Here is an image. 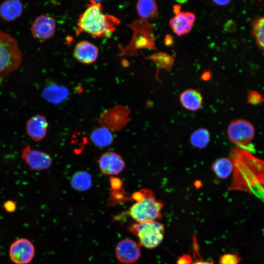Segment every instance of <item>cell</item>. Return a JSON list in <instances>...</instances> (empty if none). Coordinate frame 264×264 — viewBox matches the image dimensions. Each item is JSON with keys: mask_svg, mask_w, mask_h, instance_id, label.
<instances>
[{"mask_svg": "<svg viewBox=\"0 0 264 264\" xmlns=\"http://www.w3.org/2000/svg\"><path fill=\"white\" fill-rule=\"evenodd\" d=\"M228 157L233 163V171L228 190L264 193V160L246 148L238 146L231 150Z\"/></svg>", "mask_w": 264, "mask_h": 264, "instance_id": "obj_1", "label": "cell"}, {"mask_svg": "<svg viewBox=\"0 0 264 264\" xmlns=\"http://www.w3.org/2000/svg\"><path fill=\"white\" fill-rule=\"evenodd\" d=\"M103 5L96 1L87 3L84 11L80 15L76 33H86L93 37L108 38L116 29L120 21L116 17L104 14Z\"/></svg>", "mask_w": 264, "mask_h": 264, "instance_id": "obj_2", "label": "cell"}, {"mask_svg": "<svg viewBox=\"0 0 264 264\" xmlns=\"http://www.w3.org/2000/svg\"><path fill=\"white\" fill-rule=\"evenodd\" d=\"M132 199L135 202L129 209V215L136 222L156 220L161 217L164 203L155 198L152 191L141 189L133 193Z\"/></svg>", "mask_w": 264, "mask_h": 264, "instance_id": "obj_3", "label": "cell"}, {"mask_svg": "<svg viewBox=\"0 0 264 264\" xmlns=\"http://www.w3.org/2000/svg\"><path fill=\"white\" fill-rule=\"evenodd\" d=\"M128 26L132 31L130 43L124 47H120V56H133L138 55L137 51L142 49L156 50V37L154 34V25L147 20L140 19L134 21Z\"/></svg>", "mask_w": 264, "mask_h": 264, "instance_id": "obj_4", "label": "cell"}, {"mask_svg": "<svg viewBox=\"0 0 264 264\" xmlns=\"http://www.w3.org/2000/svg\"><path fill=\"white\" fill-rule=\"evenodd\" d=\"M22 61V54L17 40L0 30V81L17 69Z\"/></svg>", "mask_w": 264, "mask_h": 264, "instance_id": "obj_5", "label": "cell"}, {"mask_svg": "<svg viewBox=\"0 0 264 264\" xmlns=\"http://www.w3.org/2000/svg\"><path fill=\"white\" fill-rule=\"evenodd\" d=\"M129 231L135 235L139 245L152 249L157 247L162 242L165 231L164 225L156 220L132 224Z\"/></svg>", "mask_w": 264, "mask_h": 264, "instance_id": "obj_6", "label": "cell"}, {"mask_svg": "<svg viewBox=\"0 0 264 264\" xmlns=\"http://www.w3.org/2000/svg\"><path fill=\"white\" fill-rule=\"evenodd\" d=\"M255 133L253 124L243 119L232 121L227 128L229 140L238 147L246 148L254 138Z\"/></svg>", "mask_w": 264, "mask_h": 264, "instance_id": "obj_7", "label": "cell"}, {"mask_svg": "<svg viewBox=\"0 0 264 264\" xmlns=\"http://www.w3.org/2000/svg\"><path fill=\"white\" fill-rule=\"evenodd\" d=\"M34 255V246L27 239H18L10 246L9 257L16 264H28L31 262Z\"/></svg>", "mask_w": 264, "mask_h": 264, "instance_id": "obj_8", "label": "cell"}, {"mask_svg": "<svg viewBox=\"0 0 264 264\" xmlns=\"http://www.w3.org/2000/svg\"><path fill=\"white\" fill-rule=\"evenodd\" d=\"M115 253L116 258L121 263L133 264L141 256L140 245L132 239H123L117 244Z\"/></svg>", "mask_w": 264, "mask_h": 264, "instance_id": "obj_9", "label": "cell"}, {"mask_svg": "<svg viewBox=\"0 0 264 264\" xmlns=\"http://www.w3.org/2000/svg\"><path fill=\"white\" fill-rule=\"evenodd\" d=\"M22 157L30 170L42 171L48 169L52 163L51 156L44 152L32 149L29 145L22 151Z\"/></svg>", "mask_w": 264, "mask_h": 264, "instance_id": "obj_10", "label": "cell"}, {"mask_svg": "<svg viewBox=\"0 0 264 264\" xmlns=\"http://www.w3.org/2000/svg\"><path fill=\"white\" fill-rule=\"evenodd\" d=\"M56 26V22L53 18L42 14L34 20L30 29L34 38L44 41L54 36Z\"/></svg>", "mask_w": 264, "mask_h": 264, "instance_id": "obj_11", "label": "cell"}, {"mask_svg": "<svg viewBox=\"0 0 264 264\" xmlns=\"http://www.w3.org/2000/svg\"><path fill=\"white\" fill-rule=\"evenodd\" d=\"M98 163L102 173L108 175L118 174L125 166L121 156L112 152L102 154L98 160Z\"/></svg>", "mask_w": 264, "mask_h": 264, "instance_id": "obj_12", "label": "cell"}, {"mask_svg": "<svg viewBox=\"0 0 264 264\" xmlns=\"http://www.w3.org/2000/svg\"><path fill=\"white\" fill-rule=\"evenodd\" d=\"M196 19L193 13L180 11L170 19L169 24L174 33L181 36L191 31Z\"/></svg>", "mask_w": 264, "mask_h": 264, "instance_id": "obj_13", "label": "cell"}, {"mask_svg": "<svg viewBox=\"0 0 264 264\" xmlns=\"http://www.w3.org/2000/svg\"><path fill=\"white\" fill-rule=\"evenodd\" d=\"M98 47L88 41H81L75 46L73 55L75 59L81 63L90 64L97 59Z\"/></svg>", "mask_w": 264, "mask_h": 264, "instance_id": "obj_14", "label": "cell"}, {"mask_svg": "<svg viewBox=\"0 0 264 264\" xmlns=\"http://www.w3.org/2000/svg\"><path fill=\"white\" fill-rule=\"evenodd\" d=\"M48 124L45 117L37 114L30 118L26 124L27 135L34 141L42 140L46 135Z\"/></svg>", "mask_w": 264, "mask_h": 264, "instance_id": "obj_15", "label": "cell"}, {"mask_svg": "<svg viewBox=\"0 0 264 264\" xmlns=\"http://www.w3.org/2000/svg\"><path fill=\"white\" fill-rule=\"evenodd\" d=\"M179 100L180 104L185 109L195 111L201 108L203 97L198 91L189 88L180 94Z\"/></svg>", "mask_w": 264, "mask_h": 264, "instance_id": "obj_16", "label": "cell"}, {"mask_svg": "<svg viewBox=\"0 0 264 264\" xmlns=\"http://www.w3.org/2000/svg\"><path fill=\"white\" fill-rule=\"evenodd\" d=\"M22 12L23 6L19 0H6L0 5V18L6 22L17 19Z\"/></svg>", "mask_w": 264, "mask_h": 264, "instance_id": "obj_17", "label": "cell"}, {"mask_svg": "<svg viewBox=\"0 0 264 264\" xmlns=\"http://www.w3.org/2000/svg\"><path fill=\"white\" fill-rule=\"evenodd\" d=\"M146 58L151 60L156 66V78L159 82H161L158 76L159 70L164 69L169 72L172 70L174 64V57L162 52L154 53Z\"/></svg>", "mask_w": 264, "mask_h": 264, "instance_id": "obj_18", "label": "cell"}, {"mask_svg": "<svg viewBox=\"0 0 264 264\" xmlns=\"http://www.w3.org/2000/svg\"><path fill=\"white\" fill-rule=\"evenodd\" d=\"M211 169L218 178L226 179L232 174L233 165L229 157H221L213 162Z\"/></svg>", "mask_w": 264, "mask_h": 264, "instance_id": "obj_19", "label": "cell"}, {"mask_svg": "<svg viewBox=\"0 0 264 264\" xmlns=\"http://www.w3.org/2000/svg\"><path fill=\"white\" fill-rule=\"evenodd\" d=\"M136 11L140 19L147 20L158 15V6L155 0H140L136 5Z\"/></svg>", "mask_w": 264, "mask_h": 264, "instance_id": "obj_20", "label": "cell"}, {"mask_svg": "<svg viewBox=\"0 0 264 264\" xmlns=\"http://www.w3.org/2000/svg\"><path fill=\"white\" fill-rule=\"evenodd\" d=\"M70 183L71 186L76 190L80 192L85 191L91 186V176L86 171H79L73 176Z\"/></svg>", "mask_w": 264, "mask_h": 264, "instance_id": "obj_21", "label": "cell"}, {"mask_svg": "<svg viewBox=\"0 0 264 264\" xmlns=\"http://www.w3.org/2000/svg\"><path fill=\"white\" fill-rule=\"evenodd\" d=\"M90 138L93 143L98 147H103L111 144L113 136L107 128H98L91 133Z\"/></svg>", "mask_w": 264, "mask_h": 264, "instance_id": "obj_22", "label": "cell"}, {"mask_svg": "<svg viewBox=\"0 0 264 264\" xmlns=\"http://www.w3.org/2000/svg\"><path fill=\"white\" fill-rule=\"evenodd\" d=\"M68 95V90L64 86L57 85L46 88L44 92V97L50 102L59 103L64 100Z\"/></svg>", "mask_w": 264, "mask_h": 264, "instance_id": "obj_23", "label": "cell"}, {"mask_svg": "<svg viewBox=\"0 0 264 264\" xmlns=\"http://www.w3.org/2000/svg\"><path fill=\"white\" fill-rule=\"evenodd\" d=\"M210 141V134L208 130L199 128L195 131L190 136V142L192 146L198 149L207 146Z\"/></svg>", "mask_w": 264, "mask_h": 264, "instance_id": "obj_24", "label": "cell"}, {"mask_svg": "<svg viewBox=\"0 0 264 264\" xmlns=\"http://www.w3.org/2000/svg\"><path fill=\"white\" fill-rule=\"evenodd\" d=\"M252 31L259 47L264 50V16L254 20L252 24Z\"/></svg>", "mask_w": 264, "mask_h": 264, "instance_id": "obj_25", "label": "cell"}, {"mask_svg": "<svg viewBox=\"0 0 264 264\" xmlns=\"http://www.w3.org/2000/svg\"><path fill=\"white\" fill-rule=\"evenodd\" d=\"M264 102V98L260 93L250 90L247 94V102L253 105H259Z\"/></svg>", "mask_w": 264, "mask_h": 264, "instance_id": "obj_26", "label": "cell"}, {"mask_svg": "<svg viewBox=\"0 0 264 264\" xmlns=\"http://www.w3.org/2000/svg\"><path fill=\"white\" fill-rule=\"evenodd\" d=\"M240 259L233 254H225L220 259L219 264H239Z\"/></svg>", "mask_w": 264, "mask_h": 264, "instance_id": "obj_27", "label": "cell"}, {"mask_svg": "<svg viewBox=\"0 0 264 264\" xmlns=\"http://www.w3.org/2000/svg\"><path fill=\"white\" fill-rule=\"evenodd\" d=\"M4 208L8 212H13L15 211L16 205L15 202L12 200H7L4 203Z\"/></svg>", "mask_w": 264, "mask_h": 264, "instance_id": "obj_28", "label": "cell"}, {"mask_svg": "<svg viewBox=\"0 0 264 264\" xmlns=\"http://www.w3.org/2000/svg\"><path fill=\"white\" fill-rule=\"evenodd\" d=\"M192 259L189 255H184L177 260L176 264H192Z\"/></svg>", "mask_w": 264, "mask_h": 264, "instance_id": "obj_29", "label": "cell"}, {"mask_svg": "<svg viewBox=\"0 0 264 264\" xmlns=\"http://www.w3.org/2000/svg\"><path fill=\"white\" fill-rule=\"evenodd\" d=\"M111 188L113 190H119L122 186V182L120 179L112 177L110 179Z\"/></svg>", "mask_w": 264, "mask_h": 264, "instance_id": "obj_30", "label": "cell"}, {"mask_svg": "<svg viewBox=\"0 0 264 264\" xmlns=\"http://www.w3.org/2000/svg\"><path fill=\"white\" fill-rule=\"evenodd\" d=\"M174 44V40L170 34H167L164 38V44L166 46H172Z\"/></svg>", "mask_w": 264, "mask_h": 264, "instance_id": "obj_31", "label": "cell"}, {"mask_svg": "<svg viewBox=\"0 0 264 264\" xmlns=\"http://www.w3.org/2000/svg\"><path fill=\"white\" fill-rule=\"evenodd\" d=\"M211 78V74L209 71H205L201 76V79L204 81H208Z\"/></svg>", "mask_w": 264, "mask_h": 264, "instance_id": "obj_32", "label": "cell"}, {"mask_svg": "<svg viewBox=\"0 0 264 264\" xmlns=\"http://www.w3.org/2000/svg\"><path fill=\"white\" fill-rule=\"evenodd\" d=\"M212 1L216 5H218L219 6H221L226 5L231 2V1L229 0H212Z\"/></svg>", "mask_w": 264, "mask_h": 264, "instance_id": "obj_33", "label": "cell"}, {"mask_svg": "<svg viewBox=\"0 0 264 264\" xmlns=\"http://www.w3.org/2000/svg\"><path fill=\"white\" fill-rule=\"evenodd\" d=\"M192 264H214V263L212 262L205 261L200 259L199 260L196 261L194 263H192Z\"/></svg>", "mask_w": 264, "mask_h": 264, "instance_id": "obj_34", "label": "cell"}, {"mask_svg": "<svg viewBox=\"0 0 264 264\" xmlns=\"http://www.w3.org/2000/svg\"><path fill=\"white\" fill-rule=\"evenodd\" d=\"M181 6L180 4H176L173 6V10L175 15L180 12Z\"/></svg>", "mask_w": 264, "mask_h": 264, "instance_id": "obj_35", "label": "cell"}]
</instances>
